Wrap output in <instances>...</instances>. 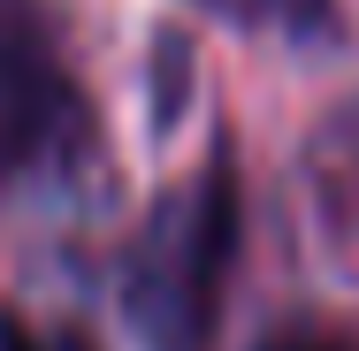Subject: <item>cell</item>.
<instances>
[{
	"instance_id": "cell-1",
	"label": "cell",
	"mask_w": 359,
	"mask_h": 351,
	"mask_svg": "<svg viewBox=\"0 0 359 351\" xmlns=\"http://www.w3.org/2000/svg\"><path fill=\"white\" fill-rule=\"evenodd\" d=\"M245 245V184H237V145L215 138L191 184H176L123 245V313L145 336V351H207L222 329L229 268Z\"/></svg>"
},
{
	"instance_id": "cell-2",
	"label": "cell",
	"mask_w": 359,
	"mask_h": 351,
	"mask_svg": "<svg viewBox=\"0 0 359 351\" xmlns=\"http://www.w3.org/2000/svg\"><path fill=\"white\" fill-rule=\"evenodd\" d=\"M107 168L100 107L39 0H0V199L92 191Z\"/></svg>"
},
{
	"instance_id": "cell-3",
	"label": "cell",
	"mask_w": 359,
	"mask_h": 351,
	"mask_svg": "<svg viewBox=\"0 0 359 351\" xmlns=\"http://www.w3.org/2000/svg\"><path fill=\"white\" fill-rule=\"evenodd\" d=\"M237 31H268V39H290V46H321L344 31V8L337 0H191Z\"/></svg>"
},
{
	"instance_id": "cell-4",
	"label": "cell",
	"mask_w": 359,
	"mask_h": 351,
	"mask_svg": "<svg viewBox=\"0 0 359 351\" xmlns=\"http://www.w3.org/2000/svg\"><path fill=\"white\" fill-rule=\"evenodd\" d=\"M313 176H321V191H329L337 207L359 214V99H344V107L321 123V138H313Z\"/></svg>"
},
{
	"instance_id": "cell-5",
	"label": "cell",
	"mask_w": 359,
	"mask_h": 351,
	"mask_svg": "<svg viewBox=\"0 0 359 351\" xmlns=\"http://www.w3.org/2000/svg\"><path fill=\"white\" fill-rule=\"evenodd\" d=\"M184 107H191V39L161 31L153 39V130H176Z\"/></svg>"
},
{
	"instance_id": "cell-6",
	"label": "cell",
	"mask_w": 359,
	"mask_h": 351,
	"mask_svg": "<svg viewBox=\"0 0 359 351\" xmlns=\"http://www.w3.org/2000/svg\"><path fill=\"white\" fill-rule=\"evenodd\" d=\"M0 351H100V336L76 321H31V313L0 305Z\"/></svg>"
},
{
	"instance_id": "cell-7",
	"label": "cell",
	"mask_w": 359,
	"mask_h": 351,
	"mask_svg": "<svg viewBox=\"0 0 359 351\" xmlns=\"http://www.w3.org/2000/svg\"><path fill=\"white\" fill-rule=\"evenodd\" d=\"M252 351H359V336H344V329H321V321H283V329H268Z\"/></svg>"
}]
</instances>
